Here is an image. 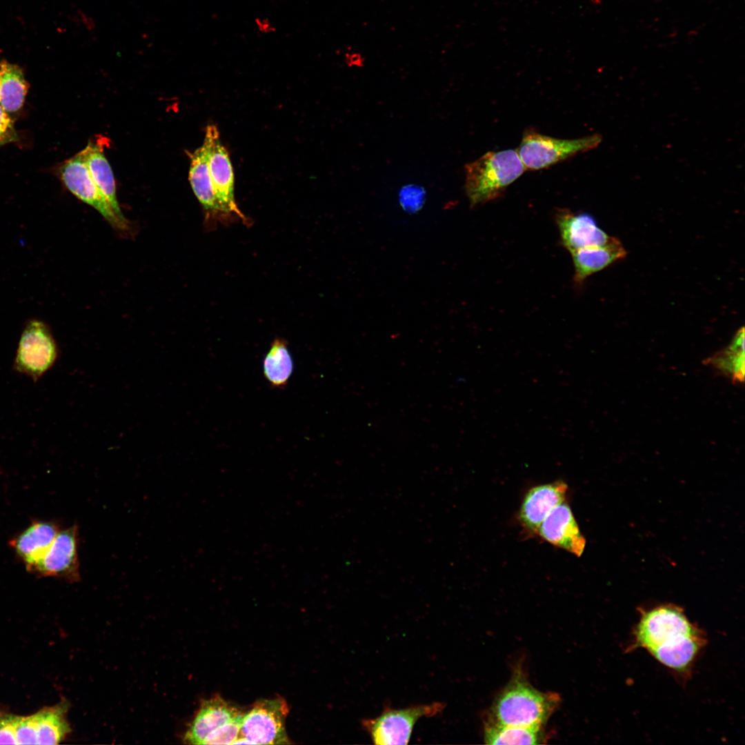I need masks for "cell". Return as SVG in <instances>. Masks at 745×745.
Masks as SVG:
<instances>
[{
	"instance_id": "cell-24",
	"label": "cell",
	"mask_w": 745,
	"mask_h": 745,
	"mask_svg": "<svg viewBox=\"0 0 745 745\" xmlns=\"http://www.w3.org/2000/svg\"><path fill=\"white\" fill-rule=\"evenodd\" d=\"M244 714H241L211 733L202 744H232L240 735Z\"/></svg>"
},
{
	"instance_id": "cell-2",
	"label": "cell",
	"mask_w": 745,
	"mask_h": 745,
	"mask_svg": "<svg viewBox=\"0 0 745 745\" xmlns=\"http://www.w3.org/2000/svg\"><path fill=\"white\" fill-rule=\"evenodd\" d=\"M559 702L557 694L538 691L518 670L494 701L489 721L542 728Z\"/></svg>"
},
{
	"instance_id": "cell-18",
	"label": "cell",
	"mask_w": 745,
	"mask_h": 745,
	"mask_svg": "<svg viewBox=\"0 0 745 745\" xmlns=\"http://www.w3.org/2000/svg\"><path fill=\"white\" fill-rule=\"evenodd\" d=\"M80 152L86 162L94 181L111 207L120 218L126 219L117 201L114 175L103 155V148L98 143L90 142Z\"/></svg>"
},
{
	"instance_id": "cell-25",
	"label": "cell",
	"mask_w": 745,
	"mask_h": 745,
	"mask_svg": "<svg viewBox=\"0 0 745 745\" xmlns=\"http://www.w3.org/2000/svg\"><path fill=\"white\" fill-rule=\"evenodd\" d=\"M15 735L17 744H37V713L18 716Z\"/></svg>"
},
{
	"instance_id": "cell-11",
	"label": "cell",
	"mask_w": 745,
	"mask_h": 745,
	"mask_svg": "<svg viewBox=\"0 0 745 745\" xmlns=\"http://www.w3.org/2000/svg\"><path fill=\"white\" fill-rule=\"evenodd\" d=\"M555 221L562 244L570 252L584 248L604 246L613 238L587 213H574L568 209H558Z\"/></svg>"
},
{
	"instance_id": "cell-14",
	"label": "cell",
	"mask_w": 745,
	"mask_h": 745,
	"mask_svg": "<svg viewBox=\"0 0 745 745\" xmlns=\"http://www.w3.org/2000/svg\"><path fill=\"white\" fill-rule=\"evenodd\" d=\"M211 137L206 128L203 143L193 152L189 153L190 166L189 181L192 189L210 219L225 218L219 208L215 196L209 170V157Z\"/></svg>"
},
{
	"instance_id": "cell-15",
	"label": "cell",
	"mask_w": 745,
	"mask_h": 745,
	"mask_svg": "<svg viewBox=\"0 0 745 745\" xmlns=\"http://www.w3.org/2000/svg\"><path fill=\"white\" fill-rule=\"evenodd\" d=\"M241 714L221 696H213L202 702L183 739L188 744H202L211 733Z\"/></svg>"
},
{
	"instance_id": "cell-27",
	"label": "cell",
	"mask_w": 745,
	"mask_h": 745,
	"mask_svg": "<svg viewBox=\"0 0 745 745\" xmlns=\"http://www.w3.org/2000/svg\"><path fill=\"white\" fill-rule=\"evenodd\" d=\"M20 137L9 114L0 105V148L11 143H17Z\"/></svg>"
},
{
	"instance_id": "cell-29",
	"label": "cell",
	"mask_w": 745,
	"mask_h": 745,
	"mask_svg": "<svg viewBox=\"0 0 745 745\" xmlns=\"http://www.w3.org/2000/svg\"><path fill=\"white\" fill-rule=\"evenodd\" d=\"M254 24L258 32L262 34H270L276 32L277 28L272 21L264 17H257L254 19Z\"/></svg>"
},
{
	"instance_id": "cell-19",
	"label": "cell",
	"mask_w": 745,
	"mask_h": 745,
	"mask_svg": "<svg viewBox=\"0 0 745 745\" xmlns=\"http://www.w3.org/2000/svg\"><path fill=\"white\" fill-rule=\"evenodd\" d=\"M28 89L29 85L19 66L0 61V105L9 115L21 110Z\"/></svg>"
},
{
	"instance_id": "cell-13",
	"label": "cell",
	"mask_w": 745,
	"mask_h": 745,
	"mask_svg": "<svg viewBox=\"0 0 745 745\" xmlns=\"http://www.w3.org/2000/svg\"><path fill=\"white\" fill-rule=\"evenodd\" d=\"M567 491L568 485L562 480L531 488L525 495L519 510V519L524 528L537 534L547 515L565 501Z\"/></svg>"
},
{
	"instance_id": "cell-16",
	"label": "cell",
	"mask_w": 745,
	"mask_h": 745,
	"mask_svg": "<svg viewBox=\"0 0 745 745\" xmlns=\"http://www.w3.org/2000/svg\"><path fill=\"white\" fill-rule=\"evenodd\" d=\"M570 254L575 268L574 283L580 286L589 276L624 258L627 252L620 241L613 237L604 246L584 248Z\"/></svg>"
},
{
	"instance_id": "cell-23",
	"label": "cell",
	"mask_w": 745,
	"mask_h": 745,
	"mask_svg": "<svg viewBox=\"0 0 745 745\" xmlns=\"http://www.w3.org/2000/svg\"><path fill=\"white\" fill-rule=\"evenodd\" d=\"M67 705L61 703L37 712V744H57L70 733Z\"/></svg>"
},
{
	"instance_id": "cell-22",
	"label": "cell",
	"mask_w": 745,
	"mask_h": 745,
	"mask_svg": "<svg viewBox=\"0 0 745 745\" xmlns=\"http://www.w3.org/2000/svg\"><path fill=\"white\" fill-rule=\"evenodd\" d=\"M545 739L539 728L504 725L490 721L484 726V740L487 744H540Z\"/></svg>"
},
{
	"instance_id": "cell-7",
	"label": "cell",
	"mask_w": 745,
	"mask_h": 745,
	"mask_svg": "<svg viewBox=\"0 0 745 745\" xmlns=\"http://www.w3.org/2000/svg\"><path fill=\"white\" fill-rule=\"evenodd\" d=\"M56 172L70 192L97 210L111 226L120 230L129 229L126 219L116 214L94 181L80 152L63 161Z\"/></svg>"
},
{
	"instance_id": "cell-20",
	"label": "cell",
	"mask_w": 745,
	"mask_h": 745,
	"mask_svg": "<svg viewBox=\"0 0 745 745\" xmlns=\"http://www.w3.org/2000/svg\"><path fill=\"white\" fill-rule=\"evenodd\" d=\"M706 363L731 379L734 382L744 379V329L742 327L730 344L724 350L706 359Z\"/></svg>"
},
{
	"instance_id": "cell-30",
	"label": "cell",
	"mask_w": 745,
	"mask_h": 745,
	"mask_svg": "<svg viewBox=\"0 0 745 745\" xmlns=\"http://www.w3.org/2000/svg\"><path fill=\"white\" fill-rule=\"evenodd\" d=\"M345 57H346V61L347 62L348 61L349 63H353V65H355V64L358 65V63L359 65V63L361 62V61H362L361 55L359 53H357V52H346V54H345Z\"/></svg>"
},
{
	"instance_id": "cell-4",
	"label": "cell",
	"mask_w": 745,
	"mask_h": 745,
	"mask_svg": "<svg viewBox=\"0 0 745 745\" xmlns=\"http://www.w3.org/2000/svg\"><path fill=\"white\" fill-rule=\"evenodd\" d=\"M602 141L599 134L565 139L528 130L524 132L517 151L526 170H539L593 150Z\"/></svg>"
},
{
	"instance_id": "cell-10",
	"label": "cell",
	"mask_w": 745,
	"mask_h": 745,
	"mask_svg": "<svg viewBox=\"0 0 745 745\" xmlns=\"http://www.w3.org/2000/svg\"><path fill=\"white\" fill-rule=\"evenodd\" d=\"M30 570L43 575L79 579L78 528L76 525L59 530L43 557Z\"/></svg>"
},
{
	"instance_id": "cell-28",
	"label": "cell",
	"mask_w": 745,
	"mask_h": 745,
	"mask_svg": "<svg viewBox=\"0 0 745 745\" xmlns=\"http://www.w3.org/2000/svg\"><path fill=\"white\" fill-rule=\"evenodd\" d=\"M18 716L0 715V744H17L15 726Z\"/></svg>"
},
{
	"instance_id": "cell-17",
	"label": "cell",
	"mask_w": 745,
	"mask_h": 745,
	"mask_svg": "<svg viewBox=\"0 0 745 745\" xmlns=\"http://www.w3.org/2000/svg\"><path fill=\"white\" fill-rule=\"evenodd\" d=\"M59 531L54 523L35 522L12 539L10 544L30 570L46 553Z\"/></svg>"
},
{
	"instance_id": "cell-26",
	"label": "cell",
	"mask_w": 745,
	"mask_h": 745,
	"mask_svg": "<svg viewBox=\"0 0 745 745\" xmlns=\"http://www.w3.org/2000/svg\"><path fill=\"white\" fill-rule=\"evenodd\" d=\"M399 198L400 205L404 210L416 212L424 203L425 191L418 186L408 185L400 190Z\"/></svg>"
},
{
	"instance_id": "cell-3",
	"label": "cell",
	"mask_w": 745,
	"mask_h": 745,
	"mask_svg": "<svg viewBox=\"0 0 745 745\" xmlns=\"http://www.w3.org/2000/svg\"><path fill=\"white\" fill-rule=\"evenodd\" d=\"M526 168L517 150L488 152L465 166V190L471 207L499 197Z\"/></svg>"
},
{
	"instance_id": "cell-12",
	"label": "cell",
	"mask_w": 745,
	"mask_h": 745,
	"mask_svg": "<svg viewBox=\"0 0 745 745\" xmlns=\"http://www.w3.org/2000/svg\"><path fill=\"white\" fill-rule=\"evenodd\" d=\"M543 539L557 547L580 557L586 539L582 534L569 505L564 501L547 515L537 533Z\"/></svg>"
},
{
	"instance_id": "cell-9",
	"label": "cell",
	"mask_w": 745,
	"mask_h": 745,
	"mask_svg": "<svg viewBox=\"0 0 745 745\" xmlns=\"http://www.w3.org/2000/svg\"><path fill=\"white\" fill-rule=\"evenodd\" d=\"M210 134L211 145L209 157V170L214 193L219 208L226 219L232 215L248 222L238 208L234 196V173L227 150L221 144L217 127H206Z\"/></svg>"
},
{
	"instance_id": "cell-1",
	"label": "cell",
	"mask_w": 745,
	"mask_h": 745,
	"mask_svg": "<svg viewBox=\"0 0 745 745\" xmlns=\"http://www.w3.org/2000/svg\"><path fill=\"white\" fill-rule=\"evenodd\" d=\"M639 613L626 650H646L680 679H689L706 645L704 631L688 619L683 608L674 604L640 608Z\"/></svg>"
},
{
	"instance_id": "cell-8",
	"label": "cell",
	"mask_w": 745,
	"mask_h": 745,
	"mask_svg": "<svg viewBox=\"0 0 745 745\" xmlns=\"http://www.w3.org/2000/svg\"><path fill=\"white\" fill-rule=\"evenodd\" d=\"M288 713L287 702L282 697L258 701L244 714L239 735L252 744H289L285 729Z\"/></svg>"
},
{
	"instance_id": "cell-21",
	"label": "cell",
	"mask_w": 745,
	"mask_h": 745,
	"mask_svg": "<svg viewBox=\"0 0 745 745\" xmlns=\"http://www.w3.org/2000/svg\"><path fill=\"white\" fill-rule=\"evenodd\" d=\"M293 361L287 342L275 339L271 344L263 361L266 379L274 388L285 387L292 373Z\"/></svg>"
},
{
	"instance_id": "cell-5",
	"label": "cell",
	"mask_w": 745,
	"mask_h": 745,
	"mask_svg": "<svg viewBox=\"0 0 745 745\" xmlns=\"http://www.w3.org/2000/svg\"><path fill=\"white\" fill-rule=\"evenodd\" d=\"M446 704L440 702L417 704L403 708H384L374 718H365L362 728L377 745L407 744L417 722L422 717H432L441 713Z\"/></svg>"
},
{
	"instance_id": "cell-6",
	"label": "cell",
	"mask_w": 745,
	"mask_h": 745,
	"mask_svg": "<svg viewBox=\"0 0 745 745\" xmlns=\"http://www.w3.org/2000/svg\"><path fill=\"white\" fill-rule=\"evenodd\" d=\"M58 348L48 326L32 319L25 326L14 362L15 370L37 381L55 362Z\"/></svg>"
}]
</instances>
